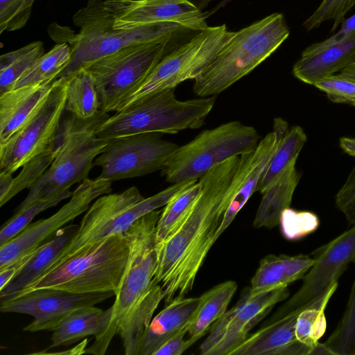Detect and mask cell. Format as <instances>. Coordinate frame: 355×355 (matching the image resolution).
<instances>
[{
  "instance_id": "6da1fadb",
  "label": "cell",
  "mask_w": 355,
  "mask_h": 355,
  "mask_svg": "<svg viewBox=\"0 0 355 355\" xmlns=\"http://www.w3.org/2000/svg\"><path fill=\"white\" fill-rule=\"evenodd\" d=\"M234 156L198 179L201 191L186 219L166 241L156 244L153 280L164 293L165 304L186 297L193 288L225 214L224 196L239 163Z\"/></svg>"
},
{
  "instance_id": "7a4b0ae2",
  "label": "cell",
  "mask_w": 355,
  "mask_h": 355,
  "mask_svg": "<svg viewBox=\"0 0 355 355\" xmlns=\"http://www.w3.org/2000/svg\"><path fill=\"white\" fill-rule=\"evenodd\" d=\"M73 21L80 31L71 36L67 33V39L61 42L69 44L71 60L57 78L133 44L166 40L186 42L208 26L207 23L168 21L132 29H117L113 27L112 16L102 0H89L85 7L73 15Z\"/></svg>"
},
{
  "instance_id": "3957f363",
  "label": "cell",
  "mask_w": 355,
  "mask_h": 355,
  "mask_svg": "<svg viewBox=\"0 0 355 355\" xmlns=\"http://www.w3.org/2000/svg\"><path fill=\"white\" fill-rule=\"evenodd\" d=\"M284 17L273 13L240 31L193 79L199 97L216 96L248 74L288 38Z\"/></svg>"
},
{
  "instance_id": "277c9868",
  "label": "cell",
  "mask_w": 355,
  "mask_h": 355,
  "mask_svg": "<svg viewBox=\"0 0 355 355\" xmlns=\"http://www.w3.org/2000/svg\"><path fill=\"white\" fill-rule=\"evenodd\" d=\"M215 101V96L180 101L175 88L158 91L107 117L97 127L96 135L110 139L147 132L175 134L199 128Z\"/></svg>"
},
{
  "instance_id": "5b68a950",
  "label": "cell",
  "mask_w": 355,
  "mask_h": 355,
  "mask_svg": "<svg viewBox=\"0 0 355 355\" xmlns=\"http://www.w3.org/2000/svg\"><path fill=\"white\" fill-rule=\"evenodd\" d=\"M129 253L130 248L124 234L109 236L44 272L16 296L42 288L78 294L108 291L115 294L123 275Z\"/></svg>"
},
{
  "instance_id": "8992f818",
  "label": "cell",
  "mask_w": 355,
  "mask_h": 355,
  "mask_svg": "<svg viewBox=\"0 0 355 355\" xmlns=\"http://www.w3.org/2000/svg\"><path fill=\"white\" fill-rule=\"evenodd\" d=\"M162 210H154L138 218L123 234L129 248V258L119 287L115 293L110 322L95 338L85 354L103 355L121 326L146 297L155 283L157 266L156 225Z\"/></svg>"
},
{
  "instance_id": "52a82bcc",
  "label": "cell",
  "mask_w": 355,
  "mask_h": 355,
  "mask_svg": "<svg viewBox=\"0 0 355 355\" xmlns=\"http://www.w3.org/2000/svg\"><path fill=\"white\" fill-rule=\"evenodd\" d=\"M193 180L173 183L148 198H144L136 187L121 193L99 196L87 209L74 236L44 272L109 236L123 234L138 218L165 206Z\"/></svg>"
},
{
  "instance_id": "ba28073f",
  "label": "cell",
  "mask_w": 355,
  "mask_h": 355,
  "mask_svg": "<svg viewBox=\"0 0 355 355\" xmlns=\"http://www.w3.org/2000/svg\"><path fill=\"white\" fill-rule=\"evenodd\" d=\"M107 117V112L100 110L95 116L86 120L73 115L62 119L64 137L56 157L29 189V193L15 213L38 199L53 196L88 178L94 159L110 140L96 135L97 127Z\"/></svg>"
},
{
  "instance_id": "9c48e42d",
  "label": "cell",
  "mask_w": 355,
  "mask_h": 355,
  "mask_svg": "<svg viewBox=\"0 0 355 355\" xmlns=\"http://www.w3.org/2000/svg\"><path fill=\"white\" fill-rule=\"evenodd\" d=\"M184 43L166 40L136 44L104 56L85 67L93 77L99 110L116 112L159 62Z\"/></svg>"
},
{
  "instance_id": "30bf717a",
  "label": "cell",
  "mask_w": 355,
  "mask_h": 355,
  "mask_svg": "<svg viewBox=\"0 0 355 355\" xmlns=\"http://www.w3.org/2000/svg\"><path fill=\"white\" fill-rule=\"evenodd\" d=\"M259 141L260 136L252 126L238 121L221 124L178 146L162 170V175L172 183L198 180L227 159L253 150Z\"/></svg>"
},
{
  "instance_id": "8fae6325",
  "label": "cell",
  "mask_w": 355,
  "mask_h": 355,
  "mask_svg": "<svg viewBox=\"0 0 355 355\" xmlns=\"http://www.w3.org/2000/svg\"><path fill=\"white\" fill-rule=\"evenodd\" d=\"M234 35L235 32L227 31L225 24L206 27L165 55L116 111L150 94L175 88L187 80L195 79Z\"/></svg>"
},
{
  "instance_id": "7c38bea8",
  "label": "cell",
  "mask_w": 355,
  "mask_h": 355,
  "mask_svg": "<svg viewBox=\"0 0 355 355\" xmlns=\"http://www.w3.org/2000/svg\"><path fill=\"white\" fill-rule=\"evenodd\" d=\"M67 85L55 79L47 97L33 114L7 140L0 143V173L12 174L54 141L65 110Z\"/></svg>"
},
{
  "instance_id": "4fadbf2b",
  "label": "cell",
  "mask_w": 355,
  "mask_h": 355,
  "mask_svg": "<svg viewBox=\"0 0 355 355\" xmlns=\"http://www.w3.org/2000/svg\"><path fill=\"white\" fill-rule=\"evenodd\" d=\"M178 146L162 139L158 132L110 139L94 162L98 178L110 182L140 177L164 168Z\"/></svg>"
},
{
  "instance_id": "5bb4252c",
  "label": "cell",
  "mask_w": 355,
  "mask_h": 355,
  "mask_svg": "<svg viewBox=\"0 0 355 355\" xmlns=\"http://www.w3.org/2000/svg\"><path fill=\"white\" fill-rule=\"evenodd\" d=\"M313 263L300 289L281 306L270 322L293 311H302L324 295L355 259V225L314 250Z\"/></svg>"
},
{
  "instance_id": "9a60e30c",
  "label": "cell",
  "mask_w": 355,
  "mask_h": 355,
  "mask_svg": "<svg viewBox=\"0 0 355 355\" xmlns=\"http://www.w3.org/2000/svg\"><path fill=\"white\" fill-rule=\"evenodd\" d=\"M112 191V182L97 177L86 178L71 199L51 216L31 223L19 234L0 246V270L25 257L58 230L87 211L96 198Z\"/></svg>"
},
{
  "instance_id": "2e32d148",
  "label": "cell",
  "mask_w": 355,
  "mask_h": 355,
  "mask_svg": "<svg viewBox=\"0 0 355 355\" xmlns=\"http://www.w3.org/2000/svg\"><path fill=\"white\" fill-rule=\"evenodd\" d=\"M288 295L287 287L256 296H251L250 287L245 288L237 303L211 326L199 347L200 354L230 355L246 339L249 331Z\"/></svg>"
},
{
  "instance_id": "e0dca14e",
  "label": "cell",
  "mask_w": 355,
  "mask_h": 355,
  "mask_svg": "<svg viewBox=\"0 0 355 355\" xmlns=\"http://www.w3.org/2000/svg\"><path fill=\"white\" fill-rule=\"evenodd\" d=\"M113 295H115L113 291L78 294L42 288L1 302L0 311L33 316V320L24 327L25 331H53L71 311L79 307L94 306Z\"/></svg>"
},
{
  "instance_id": "ac0fdd59",
  "label": "cell",
  "mask_w": 355,
  "mask_h": 355,
  "mask_svg": "<svg viewBox=\"0 0 355 355\" xmlns=\"http://www.w3.org/2000/svg\"><path fill=\"white\" fill-rule=\"evenodd\" d=\"M288 123L282 118H275L272 131L259 141L252 151L240 156L239 163L224 196L227 210L216 234V239L232 223L252 194L277 151Z\"/></svg>"
},
{
  "instance_id": "d6986e66",
  "label": "cell",
  "mask_w": 355,
  "mask_h": 355,
  "mask_svg": "<svg viewBox=\"0 0 355 355\" xmlns=\"http://www.w3.org/2000/svg\"><path fill=\"white\" fill-rule=\"evenodd\" d=\"M103 4L117 29L168 21L206 23L202 10L189 0H105Z\"/></svg>"
},
{
  "instance_id": "ffe728a7",
  "label": "cell",
  "mask_w": 355,
  "mask_h": 355,
  "mask_svg": "<svg viewBox=\"0 0 355 355\" xmlns=\"http://www.w3.org/2000/svg\"><path fill=\"white\" fill-rule=\"evenodd\" d=\"M300 312L293 311L270 322L248 336L230 355H310L311 349L298 341L295 335Z\"/></svg>"
},
{
  "instance_id": "44dd1931",
  "label": "cell",
  "mask_w": 355,
  "mask_h": 355,
  "mask_svg": "<svg viewBox=\"0 0 355 355\" xmlns=\"http://www.w3.org/2000/svg\"><path fill=\"white\" fill-rule=\"evenodd\" d=\"M78 227L74 224L64 226L30 252L27 261L0 291L1 302L12 299L41 276L74 236Z\"/></svg>"
},
{
  "instance_id": "7402d4cb",
  "label": "cell",
  "mask_w": 355,
  "mask_h": 355,
  "mask_svg": "<svg viewBox=\"0 0 355 355\" xmlns=\"http://www.w3.org/2000/svg\"><path fill=\"white\" fill-rule=\"evenodd\" d=\"M53 83L26 85L0 94V143L10 138L38 109Z\"/></svg>"
},
{
  "instance_id": "603a6c76",
  "label": "cell",
  "mask_w": 355,
  "mask_h": 355,
  "mask_svg": "<svg viewBox=\"0 0 355 355\" xmlns=\"http://www.w3.org/2000/svg\"><path fill=\"white\" fill-rule=\"evenodd\" d=\"M199 297H180L166 304L144 331L137 355H153L169 338L185 328L198 304Z\"/></svg>"
},
{
  "instance_id": "cb8c5ba5",
  "label": "cell",
  "mask_w": 355,
  "mask_h": 355,
  "mask_svg": "<svg viewBox=\"0 0 355 355\" xmlns=\"http://www.w3.org/2000/svg\"><path fill=\"white\" fill-rule=\"evenodd\" d=\"M313 263V259L311 255H266L260 261L259 268L251 279V296L287 287L290 284L303 279Z\"/></svg>"
},
{
  "instance_id": "d4e9b609",
  "label": "cell",
  "mask_w": 355,
  "mask_h": 355,
  "mask_svg": "<svg viewBox=\"0 0 355 355\" xmlns=\"http://www.w3.org/2000/svg\"><path fill=\"white\" fill-rule=\"evenodd\" d=\"M355 62V37L302 55L294 64L293 73L299 80L313 85L318 80L340 72Z\"/></svg>"
},
{
  "instance_id": "484cf974",
  "label": "cell",
  "mask_w": 355,
  "mask_h": 355,
  "mask_svg": "<svg viewBox=\"0 0 355 355\" xmlns=\"http://www.w3.org/2000/svg\"><path fill=\"white\" fill-rule=\"evenodd\" d=\"M112 313V306L105 311L94 306L71 311L53 331L49 348L69 345L90 335L99 336L107 328Z\"/></svg>"
},
{
  "instance_id": "4316f807",
  "label": "cell",
  "mask_w": 355,
  "mask_h": 355,
  "mask_svg": "<svg viewBox=\"0 0 355 355\" xmlns=\"http://www.w3.org/2000/svg\"><path fill=\"white\" fill-rule=\"evenodd\" d=\"M295 164L290 165L261 193L262 198L253 221L254 228H273L279 223L282 212L290 207L301 177Z\"/></svg>"
},
{
  "instance_id": "83f0119b",
  "label": "cell",
  "mask_w": 355,
  "mask_h": 355,
  "mask_svg": "<svg viewBox=\"0 0 355 355\" xmlns=\"http://www.w3.org/2000/svg\"><path fill=\"white\" fill-rule=\"evenodd\" d=\"M236 289V282L227 280L198 297V304L188 323L189 338L196 343L208 331L214 322L227 311Z\"/></svg>"
},
{
  "instance_id": "f1b7e54d",
  "label": "cell",
  "mask_w": 355,
  "mask_h": 355,
  "mask_svg": "<svg viewBox=\"0 0 355 355\" xmlns=\"http://www.w3.org/2000/svg\"><path fill=\"white\" fill-rule=\"evenodd\" d=\"M63 77L67 85L65 110L79 119L95 116L100 111L99 103L91 73L83 68Z\"/></svg>"
},
{
  "instance_id": "f546056e",
  "label": "cell",
  "mask_w": 355,
  "mask_h": 355,
  "mask_svg": "<svg viewBox=\"0 0 355 355\" xmlns=\"http://www.w3.org/2000/svg\"><path fill=\"white\" fill-rule=\"evenodd\" d=\"M165 295L155 282L145 299L128 317L119 331L125 355H137L141 338L153 315Z\"/></svg>"
},
{
  "instance_id": "4dcf8cb0",
  "label": "cell",
  "mask_w": 355,
  "mask_h": 355,
  "mask_svg": "<svg viewBox=\"0 0 355 355\" xmlns=\"http://www.w3.org/2000/svg\"><path fill=\"white\" fill-rule=\"evenodd\" d=\"M201 191L198 180L191 181L177 192L162 210L156 225V243L170 237L189 214Z\"/></svg>"
},
{
  "instance_id": "1f68e13d",
  "label": "cell",
  "mask_w": 355,
  "mask_h": 355,
  "mask_svg": "<svg viewBox=\"0 0 355 355\" xmlns=\"http://www.w3.org/2000/svg\"><path fill=\"white\" fill-rule=\"evenodd\" d=\"M71 60V49L67 42H58L45 53L17 81L13 89L54 81Z\"/></svg>"
},
{
  "instance_id": "d6a6232c",
  "label": "cell",
  "mask_w": 355,
  "mask_h": 355,
  "mask_svg": "<svg viewBox=\"0 0 355 355\" xmlns=\"http://www.w3.org/2000/svg\"><path fill=\"white\" fill-rule=\"evenodd\" d=\"M306 140V133L300 126L288 128L258 184L257 191L261 193L275 178L296 163Z\"/></svg>"
},
{
  "instance_id": "836d02e7",
  "label": "cell",
  "mask_w": 355,
  "mask_h": 355,
  "mask_svg": "<svg viewBox=\"0 0 355 355\" xmlns=\"http://www.w3.org/2000/svg\"><path fill=\"white\" fill-rule=\"evenodd\" d=\"M44 44L31 42L0 57V94L13 89L19 78L44 54Z\"/></svg>"
},
{
  "instance_id": "e575fe53",
  "label": "cell",
  "mask_w": 355,
  "mask_h": 355,
  "mask_svg": "<svg viewBox=\"0 0 355 355\" xmlns=\"http://www.w3.org/2000/svg\"><path fill=\"white\" fill-rule=\"evenodd\" d=\"M337 287L338 284L331 287L320 298L304 309L297 318L296 338L311 350L325 333L327 320L324 310Z\"/></svg>"
},
{
  "instance_id": "d590c367",
  "label": "cell",
  "mask_w": 355,
  "mask_h": 355,
  "mask_svg": "<svg viewBox=\"0 0 355 355\" xmlns=\"http://www.w3.org/2000/svg\"><path fill=\"white\" fill-rule=\"evenodd\" d=\"M63 137L64 128L61 122L59 130L52 144L22 166L23 168L20 173L14 178L7 195L0 201V207L8 202L21 191L27 188L30 189L42 177L56 157Z\"/></svg>"
},
{
  "instance_id": "8d00e7d4",
  "label": "cell",
  "mask_w": 355,
  "mask_h": 355,
  "mask_svg": "<svg viewBox=\"0 0 355 355\" xmlns=\"http://www.w3.org/2000/svg\"><path fill=\"white\" fill-rule=\"evenodd\" d=\"M69 189L48 198L38 199L15 214L3 225L0 232V246L24 230L32 220L43 211L55 206L72 196Z\"/></svg>"
},
{
  "instance_id": "74e56055",
  "label": "cell",
  "mask_w": 355,
  "mask_h": 355,
  "mask_svg": "<svg viewBox=\"0 0 355 355\" xmlns=\"http://www.w3.org/2000/svg\"><path fill=\"white\" fill-rule=\"evenodd\" d=\"M324 343L332 355H355V278L343 317Z\"/></svg>"
},
{
  "instance_id": "f35d334b",
  "label": "cell",
  "mask_w": 355,
  "mask_h": 355,
  "mask_svg": "<svg viewBox=\"0 0 355 355\" xmlns=\"http://www.w3.org/2000/svg\"><path fill=\"white\" fill-rule=\"evenodd\" d=\"M355 6V0H322L318 8L303 23L308 31L318 28L327 20L333 21L331 32L345 19L346 14Z\"/></svg>"
},
{
  "instance_id": "ab89813d",
  "label": "cell",
  "mask_w": 355,
  "mask_h": 355,
  "mask_svg": "<svg viewBox=\"0 0 355 355\" xmlns=\"http://www.w3.org/2000/svg\"><path fill=\"white\" fill-rule=\"evenodd\" d=\"M35 0H0V33L23 28Z\"/></svg>"
},
{
  "instance_id": "60d3db41",
  "label": "cell",
  "mask_w": 355,
  "mask_h": 355,
  "mask_svg": "<svg viewBox=\"0 0 355 355\" xmlns=\"http://www.w3.org/2000/svg\"><path fill=\"white\" fill-rule=\"evenodd\" d=\"M313 86L324 92L331 101L355 107V82L334 74L318 80Z\"/></svg>"
},
{
  "instance_id": "b9f144b4",
  "label": "cell",
  "mask_w": 355,
  "mask_h": 355,
  "mask_svg": "<svg viewBox=\"0 0 355 355\" xmlns=\"http://www.w3.org/2000/svg\"><path fill=\"white\" fill-rule=\"evenodd\" d=\"M316 220L317 216L311 212L297 211L289 207L282 212L279 223L284 236L292 240L308 234L309 231L304 227Z\"/></svg>"
},
{
  "instance_id": "7bdbcfd3",
  "label": "cell",
  "mask_w": 355,
  "mask_h": 355,
  "mask_svg": "<svg viewBox=\"0 0 355 355\" xmlns=\"http://www.w3.org/2000/svg\"><path fill=\"white\" fill-rule=\"evenodd\" d=\"M335 199L336 207L349 223L355 225V164Z\"/></svg>"
},
{
  "instance_id": "ee69618b",
  "label": "cell",
  "mask_w": 355,
  "mask_h": 355,
  "mask_svg": "<svg viewBox=\"0 0 355 355\" xmlns=\"http://www.w3.org/2000/svg\"><path fill=\"white\" fill-rule=\"evenodd\" d=\"M354 37H355V14L342 21L340 28L337 33L322 42L310 45L303 51L302 55L312 54L327 46L347 41Z\"/></svg>"
},
{
  "instance_id": "f6af8a7d",
  "label": "cell",
  "mask_w": 355,
  "mask_h": 355,
  "mask_svg": "<svg viewBox=\"0 0 355 355\" xmlns=\"http://www.w3.org/2000/svg\"><path fill=\"white\" fill-rule=\"evenodd\" d=\"M188 325L166 340L153 355H180L193 343L190 338L184 339Z\"/></svg>"
},
{
  "instance_id": "bcb514c9",
  "label": "cell",
  "mask_w": 355,
  "mask_h": 355,
  "mask_svg": "<svg viewBox=\"0 0 355 355\" xmlns=\"http://www.w3.org/2000/svg\"><path fill=\"white\" fill-rule=\"evenodd\" d=\"M28 257L29 254L5 268L0 270V291L10 282L17 270L27 261Z\"/></svg>"
},
{
  "instance_id": "7dc6e473",
  "label": "cell",
  "mask_w": 355,
  "mask_h": 355,
  "mask_svg": "<svg viewBox=\"0 0 355 355\" xmlns=\"http://www.w3.org/2000/svg\"><path fill=\"white\" fill-rule=\"evenodd\" d=\"M13 180L12 174L0 173V201L7 195L12 184Z\"/></svg>"
},
{
  "instance_id": "c3c4849f",
  "label": "cell",
  "mask_w": 355,
  "mask_h": 355,
  "mask_svg": "<svg viewBox=\"0 0 355 355\" xmlns=\"http://www.w3.org/2000/svg\"><path fill=\"white\" fill-rule=\"evenodd\" d=\"M89 340L87 338H85L80 343L76 345L73 348L68 349L65 352H37L35 354H85V351L87 349V343Z\"/></svg>"
},
{
  "instance_id": "681fc988",
  "label": "cell",
  "mask_w": 355,
  "mask_h": 355,
  "mask_svg": "<svg viewBox=\"0 0 355 355\" xmlns=\"http://www.w3.org/2000/svg\"><path fill=\"white\" fill-rule=\"evenodd\" d=\"M339 145L347 154L355 157V137H343L339 140Z\"/></svg>"
},
{
  "instance_id": "f907efd6",
  "label": "cell",
  "mask_w": 355,
  "mask_h": 355,
  "mask_svg": "<svg viewBox=\"0 0 355 355\" xmlns=\"http://www.w3.org/2000/svg\"><path fill=\"white\" fill-rule=\"evenodd\" d=\"M338 75L343 78L355 82V62L341 70Z\"/></svg>"
},
{
  "instance_id": "816d5d0a",
  "label": "cell",
  "mask_w": 355,
  "mask_h": 355,
  "mask_svg": "<svg viewBox=\"0 0 355 355\" xmlns=\"http://www.w3.org/2000/svg\"><path fill=\"white\" fill-rule=\"evenodd\" d=\"M313 354L332 355L331 352L327 347L324 343H320L319 342L313 347L310 355Z\"/></svg>"
},
{
  "instance_id": "f5cc1de1",
  "label": "cell",
  "mask_w": 355,
  "mask_h": 355,
  "mask_svg": "<svg viewBox=\"0 0 355 355\" xmlns=\"http://www.w3.org/2000/svg\"><path fill=\"white\" fill-rule=\"evenodd\" d=\"M195 6H196L200 10H202L206 8L208 4L214 0H189Z\"/></svg>"
}]
</instances>
